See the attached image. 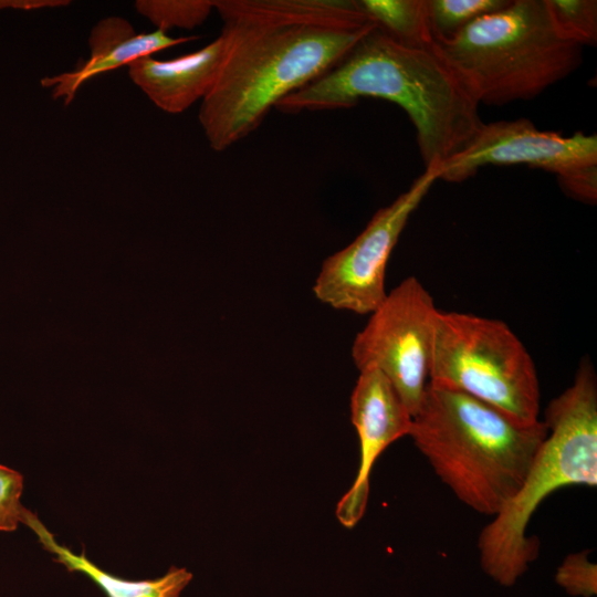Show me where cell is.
Instances as JSON below:
<instances>
[{"label": "cell", "mask_w": 597, "mask_h": 597, "mask_svg": "<svg viewBox=\"0 0 597 597\" xmlns=\"http://www.w3.org/2000/svg\"><path fill=\"white\" fill-rule=\"evenodd\" d=\"M429 383L474 397L522 423L540 420L534 362L500 320L439 311Z\"/></svg>", "instance_id": "6"}, {"label": "cell", "mask_w": 597, "mask_h": 597, "mask_svg": "<svg viewBox=\"0 0 597 597\" xmlns=\"http://www.w3.org/2000/svg\"><path fill=\"white\" fill-rule=\"evenodd\" d=\"M196 39L198 36L171 38L157 29L150 33H137L126 19L107 17L100 20L91 31L88 59L71 72L43 77L41 85L51 87L52 97L63 98L64 105H69L82 84L96 75Z\"/></svg>", "instance_id": "12"}, {"label": "cell", "mask_w": 597, "mask_h": 597, "mask_svg": "<svg viewBox=\"0 0 597 597\" xmlns=\"http://www.w3.org/2000/svg\"><path fill=\"white\" fill-rule=\"evenodd\" d=\"M23 524L35 533L44 549L54 555V562L63 565L69 572L85 574L107 597H179L192 578V574L186 568L171 566L164 576L155 579H124L96 566L86 557L85 548L81 554H75L59 544L53 534L29 510Z\"/></svg>", "instance_id": "13"}, {"label": "cell", "mask_w": 597, "mask_h": 597, "mask_svg": "<svg viewBox=\"0 0 597 597\" xmlns=\"http://www.w3.org/2000/svg\"><path fill=\"white\" fill-rule=\"evenodd\" d=\"M438 180V166L425 168L411 186L380 208L347 247L329 255L313 285L317 300L359 315L370 314L385 300L390 254L410 216Z\"/></svg>", "instance_id": "9"}, {"label": "cell", "mask_w": 597, "mask_h": 597, "mask_svg": "<svg viewBox=\"0 0 597 597\" xmlns=\"http://www.w3.org/2000/svg\"><path fill=\"white\" fill-rule=\"evenodd\" d=\"M558 34L573 43L595 45L597 42L596 0H545Z\"/></svg>", "instance_id": "16"}, {"label": "cell", "mask_w": 597, "mask_h": 597, "mask_svg": "<svg viewBox=\"0 0 597 597\" xmlns=\"http://www.w3.org/2000/svg\"><path fill=\"white\" fill-rule=\"evenodd\" d=\"M365 97L394 103L408 115L425 168L461 151L484 124L476 98L431 46L401 44L378 27L275 109L286 114L344 109Z\"/></svg>", "instance_id": "2"}, {"label": "cell", "mask_w": 597, "mask_h": 597, "mask_svg": "<svg viewBox=\"0 0 597 597\" xmlns=\"http://www.w3.org/2000/svg\"><path fill=\"white\" fill-rule=\"evenodd\" d=\"M23 476L0 464V531L12 532L24 522L28 510L21 504Z\"/></svg>", "instance_id": "19"}, {"label": "cell", "mask_w": 597, "mask_h": 597, "mask_svg": "<svg viewBox=\"0 0 597 597\" xmlns=\"http://www.w3.org/2000/svg\"><path fill=\"white\" fill-rule=\"evenodd\" d=\"M510 0H427L433 39L449 38L479 17L504 8Z\"/></svg>", "instance_id": "15"}, {"label": "cell", "mask_w": 597, "mask_h": 597, "mask_svg": "<svg viewBox=\"0 0 597 597\" xmlns=\"http://www.w3.org/2000/svg\"><path fill=\"white\" fill-rule=\"evenodd\" d=\"M360 10L376 25L401 44L430 48L433 36L427 0H360Z\"/></svg>", "instance_id": "14"}, {"label": "cell", "mask_w": 597, "mask_h": 597, "mask_svg": "<svg viewBox=\"0 0 597 597\" xmlns=\"http://www.w3.org/2000/svg\"><path fill=\"white\" fill-rule=\"evenodd\" d=\"M526 165L557 176L576 200H597V137L541 130L530 119L483 124L471 142L438 166V180L462 182L484 166Z\"/></svg>", "instance_id": "7"}, {"label": "cell", "mask_w": 597, "mask_h": 597, "mask_svg": "<svg viewBox=\"0 0 597 597\" xmlns=\"http://www.w3.org/2000/svg\"><path fill=\"white\" fill-rule=\"evenodd\" d=\"M228 49L221 32L198 51L171 59L144 56L129 63L130 80L161 111L179 114L209 93L221 70Z\"/></svg>", "instance_id": "11"}, {"label": "cell", "mask_w": 597, "mask_h": 597, "mask_svg": "<svg viewBox=\"0 0 597 597\" xmlns=\"http://www.w3.org/2000/svg\"><path fill=\"white\" fill-rule=\"evenodd\" d=\"M71 3L69 0H0V10H38L44 8L66 7Z\"/></svg>", "instance_id": "20"}, {"label": "cell", "mask_w": 597, "mask_h": 597, "mask_svg": "<svg viewBox=\"0 0 597 597\" xmlns=\"http://www.w3.org/2000/svg\"><path fill=\"white\" fill-rule=\"evenodd\" d=\"M547 434L467 394L428 384L409 437L463 504L494 516L511 500Z\"/></svg>", "instance_id": "3"}, {"label": "cell", "mask_w": 597, "mask_h": 597, "mask_svg": "<svg viewBox=\"0 0 597 597\" xmlns=\"http://www.w3.org/2000/svg\"><path fill=\"white\" fill-rule=\"evenodd\" d=\"M352 422L360 444L356 479L336 507L338 521L354 527L363 517L371 469L392 442L409 436L412 416L389 379L376 368L360 370L350 398Z\"/></svg>", "instance_id": "10"}, {"label": "cell", "mask_w": 597, "mask_h": 597, "mask_svg": "<svg viewBox=\"0 0 597 597\" xmlns=\"http://www.w3.org/2000/svg\"><path fill=\"white\" fill-rule=\"evenodd\" d=\"M227 53L199 123L222 151L272 107L335 66L377 25L349 0H219Z\"/></svg>", "instance_id": "1"}, {"label": "cell", "mask_w": 597, "mask_h": 597, "mask_svg": "<svg viewBox=\"0 0 597 597\" xmlns=\"http://www.w3.org/2000/svg\"><path fill=\"white\" fill-rule=\"evenodd\" d=\"M543 421L547 434L522 484L478 540L483 570L502 586L514 585L538 555V540L526 530L540 504L562 488L597 484V377L590 359L580 360Z\"/></svg>", "instance_id": "4"}, {"label": "cell", "mask_w": 597, "mask_h": 597, "mask_svg": "<svg viewBox=\"0 0 597 597\" xmlns=\"http://www.w3.org/2000/svg\"><path fill=\"white\" fill-rule=\"evenodd\" d=\"M587 554V551L569 554L557 568V585L572 596L593 597L597 594V566Z\"/></svg>", "instance_id": "18"}, {"label": "cell", "mask_w": 597, "mask_h": 597, "mask_svg": "<svg viewBox=\"0 0 597 597\" xmlns=\"http://www.w3.org/2000/svg\"><path fill=\"white\" fill-rule=\"evenodd\" d=\"M135 8L157 30L193 29L202 24L214 9L210 0H137Z\"/></svg>", "instance_id": "17"}, {"label": "cell", "mask_w": 597, "mask_h": 597, "mask_svg": "<svg viewBox=\"0 0 597 597\" xmlns=\"http://www.w3.org/2000/svg\"><path fill=\"white\" fill-rule=\"evenodd\" d=\"M438 314L429 291L417 277L409 276L370 313L352 346L358 370H380L412 417L429 384Z\"/></svg>", "instance_id": "8"}, {"label": "cell", "mask_w": 597, "mask_h": 597, "mask_svg": "<svg viewBox=\"0 0 597 597\" xmlns=\"http://www.w3.org/2000/svg\"><path fill=\"white\" fill-rule=\"evenodd\" d=\"M431 48L486 105L532 100L582 63V46L558 34L545 0H510Z\"/></svg>", "instance_id": "5"}]
</instances>
